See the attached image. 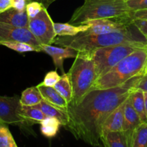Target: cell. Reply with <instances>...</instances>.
<instances>
[{
    "instance_id": "4316f807",
    "label": "cell",
    "mask_w": 147,
    "mask_h": 147,
    "mask_svg": "<svg viewBox=\"0 0 147 147\" xmlns=\"http://www.w3.org/2000/svg\"><path fill=\"white\" fill-rule=\"evenodd\" d=\"M43 7H45L44 5L41 2L37 1H30L26 6V11H27L29 19L37 16L41 11Z\"/></svg>"
},
{
    "instance_id": "7402d4cb",
    "label": "cell",
    "mask_w": 147,
    "mask_h": 147,
    "mask_svg": "<svg viewBox=\"0 0 147 147\" xmlns=\"http://www.w3.org/2000/svg\"><path fill=\"white\" fill-rule=\"evenodd\" d=\"M43 100V97L37 86L25 89L22 93L20 103L23 106H34Z\"/></svg>"
},
{
    "instance_id": "e0dca14e",
    "label": "cell",
    "mask_w": 147,
    "mask_h": 147,
    "mask_svg": "<svg viewBox=\"0 0 147 147\" xmlns=\"http://www.w3.org/2000/svg\"><path fill=\"white\" fill-rule=\"evenodd\" d=\"M34 106L40 109L46 116L53 117L58 119L62 126H63L64 127L67 125V122H68V115H67V111L65 109L53 106V105L47 103L45 100H42L39 104Z\"/></svg>"
},
{
    "instance_id": "d6a6232c",
    "label": "cell",
    "mask_w": 147,
    "mask_h": 147,
    "mask_svg": "<svg viewBox=\"0 0 147 147\" xmlns=\"http://www.w3.org/2000/svg\"><path fill=\"white\" fill-rule=\"evenodd\" d=\"M131 15L133 19H145V20H147V9L131 11Z\"/></svg>"
},
{
    "instance_id": "f1b7e54d",
    "label": "cell",
    "mask_w": 147,
    "mask_h": 147,
    "mask_svg": "<svg viewBox=\"0 0 147 147\" xmlns=\"http://www.w3.org/2000/svg\"><path fill=\"white\" fill-rule=\"evenodd\" d=\"M131 11L147 9V0H125Z\"/></svg>"
},
{
    "instance_id": "ac0fdd59",
    "label": "cell",
    "mask_w": 147,
    "mask_h": 147,
    "mask_svg": "<svg viewBox=\"0 0 147 147\" xmlns=\"http://www.w3.org/2000/svg\"><path fill=\"white\" fill-rule=\"evenodd\" d=\"M88 24H73L71 23H55V32L57 36H76L89 29Z\"/></svg>"
},
{
    "instance_id": "ba28073f",
    "label": "cell",
    "mask_w": 147,
    "mask_h": 147,
    "mask_svg": "<svg viewBox=\"0 0 147 147\" xmlns=\"http://www.w3.org/2000/svg\"><path fill=\"white\" fill-rule=\"evenodd\" d=\"M28 28L41 44L52 45L57 37L54 24L46 7L34 17L29 19Z\"/></svg>"
},
{
    "instance_id": "3957f363",
    "label": "cell",
    "mask_w": 147,
    "mask_h": 147,
    "mask_svg": "<svg viewBox=\"0 0 147 147\" xmlns=\"http://www.w3.org/2000/svg\"><path fill=\"white\" fill-rule=\"evenodd\" d=\"M147 48H139L96 79L92 89H108L124 84L133 78L145 75Z\"/></svg>"
},
{
    "instance_id": "2e32d148",
    "label": "cell",
    "mask_w": 147,
    "mask_h": 147,
    "mask_svg": "<svg viewBox=\"0 0 147 147\" xmlns=\"http://www.w3.org/2000/svg\"><path fill=\"white\" fill-rule=\"evenodd\" d=\"M141 123H142V121L135 111L129 96L124 105L123 131L131 133Z\"/></svg>"
},
{
    "instance_id": "30bf717a",
    "label": "cell",
    "mask_w": 147,
    "mask_h": 147,
    "mask_svg": "<svg viewBox=\"0 0 147 147\" xmlns=\"http://www.w3.org/2000/svg\"><path fill=\"white\" fill-rule=\"evenodd\" d=\"M1 40L24 42L40 49L41 45V43L34 37L29 28L14 27L0 22V41Z\"/></svg>"
},
{
    "instance_id": "7c38bea8",
    "label": "cell",
    "mask_w": 147,
    "mask_h": 147,
    "mask_svg": "<svg viewBox=\"0 0 147 147\" xmlns=\"http://www.w3.org/2000/svg\"><path fill=\"white\" fill-rule=\"evenodd\" d=\"M29 17L26 9L20 11L14 8L9 9L0 14V22L17 27L28 28Z\"/></svg>"
},
{
    "instance_id": "5b68a950",
    "label": "cell",
    "mask_w": 147,
    "mask_h": 147,
    "mask_svg": "<svg viewBox=\"0 0 147 147\" xmlns=\"http://www.w3.org/2000/svg\"><path fill=\"white\" fill-rule=\"evenodd\" d=\"M131 12L125 0L84 2L74 11L69 22L82 24L91 20L128 15Z\"/></svg>"
},
{
    "instance_id": "52a82bcc",
    "label": "cell",
    "mask_w": 147,
    "mask_h": 147,
    "mask_svg": "<svg viewBox=\"0 0 147 147\" xmlns=\"http://www.w3.org/2000/svg\"><path fill=\"white\" fill-rule=\"evenodd\" d=\"M20 98L17 96H0V121L8 125L17 126L24 134L35 136L36 134L32 128L34 124L20 116Z\"/></svg>"
},
{
    "instance_id": "74e56055",
    "label": "cell",
    "mask_w": 147,
    "mask_h": 147,
    "mask_svg": "<svg viewBox=\"0 0 147 147\" xmlns=\"http://www.w3.org/2000/svg\"><path fill=\"white\" fill-rule=\"evenodd\" d=\"M55 1H56V0H50V4H51L52 3H53V2H54Z\"/></svg>"
},
{
    "instance_id": "ffe728a7",
    "label": "cell",
    "mask_w": 147,
    "mask_h": 147,
    "mask_svg": "<svg viewBox=\"0 0 147 147\" xmlns=\"http://www.w3.org/2000/svg\"><path fill=\"white\" fill-rule=\"evenodd\" d=\"M130 99L135 111L140 117L142 122H147L145 109V101L144 91L139 89H134L130 95Z\"/></svg>"
},
{
    "instance_id": "8992f818",
    "label": "cell",
    "mask_w": 147,
    "mask_h": 147,
    "mask_svg": "<svg viewBox=\"0 0 147 147\" xmlns=\"http://www.w3.org/2000/svg\"><path fill=\"white\" fill-rule=\"evenodd\" d=\"M142 47L130 43H122L108 47H100L92 51L87 52L93 60L96 70V79L103 76L110 69L123 58L135 50Z\"/></svg>"
},
{
    "instance_id": "8fae6325",
    "label": "cell",
    "mask_w": 147,
    "mask_h": 147,
    "mask_svg": "<svg viewBox=\"0 0 147 147\" xmlns=\"http://www.w3.org/2000/svg\"><path fill=\"white\" fill-rule=\"evenodd\" d=\"M40 49L42 52L50 55L53 58V63L56 69H59L64 74L65 70L63 67L64 60L67 58H76L78 55L79 51L70 47H55L52 45L41 44Z\"/></svg>"
},
{
    "instance_id": "f35d334b",
    "label": "cell",
    "mask_w": 147,
    "mask_h": 147,
    "mask_svg": "<svg viewBox=\"0 0 147 147\" xmlns=\"http://www.w3.org/2000/svg\"><path fill=\"white\" fill-rule=\"evenodd\" d=\"M147 74V63H146V70H145V75Z\"/></svg>"
},
{
    "instance_id": "4fadbf2b",
    "label": "cell",
    "mask_w": 147,
    "mask_h": 147,
    "mask_svg": "<svg viewBox=\"0 0 147 147\" xmlns=\"http://www.w3.org/2000/svg\"><path fill=\"white\" fill-rule=\"evenodd\" d=\"M130 134L124 131L103 133L101 136L102 145L105 147H129Z\"/></svg>"
},
{
    "instance_id": "9c48e42d",
    "label": "cell",
    "mask_w": 147,
    "mask_h": 147,
    "mask_svg": "<svg viewBox=\"0 0 147 147\" xmlns=\"http://www.w3.org/2000/svg\"><path fill=\"white\" fill-rule=\"evenodd\" d=\"M133 22L134 19L131 14L111 18L91 20L85 23L88 24L90 27L87 31L81 32V34H100L122 31L129 28Z\"/></svg>"
},
{
    "instance_id": "44dd1931",
    "label": "cell",
    "mask_w": 147,
    "mask_h": 147,
    "mask_svg": "<svg viewBox=\"0 0 147 147\" xmlns=\"http://www.w3.org/2000/svg\"><path fill=\"white\" fill-rule=\"evenodd\" d=\"M40 124L42 134L48 139H52L57 136L60 126H62L58 119L48 116L43 119Z\"/></svg>"
},
{
    "instance_id": "603a6c76",
    "label": "cell",
    "mask_w": 147,
    "mask_h": 147,
    "mask_svg": "<svg viewBox=\"0 0 147 147\" xmlns=\"http://www.w3.org/2000/svg\"><path fill=\"white\" fill-rule=\"evenodd\" d=\"M20 114L33 124L40 123L43 119L47 117L40 109L35 106H23L22 104L20 109Z\"/></svg>"
},
{
    "instance_id": "d590c367",
    "label": "cell",
    "mask_w": 147,
    "mask_h": 147,
    "mask_svg": "<svg viewBox=\"0 0 147 147\" xmlns=\"http://www.w3.org/2000/svg\"><path fill=\"white\" fill-rule=\"evenodd\" d=\"M144 101H145V109H146V114L147 117V91H144Z\"/></svg>"
},
{
    "instance_id": "836d02e7",
    "label": "cell",
    "mask_w": 147,
    "mask_h": 147,
    "mask_svg": "<svg viewBox=\"0 0 147 147\" xmlns=\"http://www.w3.org/2000/svg\"><path fill=\"white\" fill-rule=\"evenodd\" d=\"M13 7V0H0V14Z\"/></svg>"
},
{
    "instance_id": "d6986e66",
    "label": "cell",
    "mask_w": 147,
    "mask_h": 147,
    "mask_svg": "<svg viewBox=\"0 0 147 147\" xmlns=\"http://www.w3.org/2000/svg\"><path fill=\"white\" fill-rule=\"evenodd\" d=\"M129 147H147V122H142L130 134Z\"/></svg>"
},
{
    "instance_id": "83f0119b",
    "label": "cell",
    "mask_w": 147,
    "mask_h": 147,
    "mask_svg": "<svg viewBox=\"0 0 147 147\" xmlns=\"http://www.w3.org/2000/svg\"><path fill=\"white\" fill-rule=\"evenodd\" d=\"M61 76H59L57 73V70H53L50 71L45 75L44 78V80L42 82L41 84L44 85L45 86H50V87H54L55 85L59 81Z\"/></svg>"
},
{
    "instance_id": "e575fe53",
    "label": "cell",
    "mask_w": 147,
    "mask_h": 147,
    "mask_svg": "<svg viewBox=\"0 0 147 147\" xmlns=\"http://www.w3.org/2000/svg\"><path fill=\"white\" fill-rule=\"evenodd\" d=\"M31 1H39V2H41L42 4L44 5V7H46V8H47V7L50 5V0H31Z\"/></svg>"
},
{
    "instance_id": "7a4b0ae2",
    "label": "cell",
    "mask_w": 147,
    "mask_h": 147,
    "mask_svg": "<svg viewBox=\"0 0 147 147\" xmlns=\"http://www.w3.org/2000/svg\"><path fill=\"white\" fill-rule=\"evenodd\" d=\"M122 43H130L147 47L146 37L134 22L124 30L100 34H80L76 36H57L53 44L60 47H70L79 52L92 51L100 47Z\"/></svg>"
},
{
    "instance_id": "f546056e",
    "label": "cell",
    "mask_w": 147,
    "mask_h": 147,
    "mask_svg": "<svg viewBox=\"0 0 147 147\" xmlns=\"http://www.w3.org/2000/svg\"><path fill=\"white\" fill-rule=\"evenodd\" d=\"M134 22L135 23L138 28L139 29L142 34L147 39V20L145 19H134Z\"/></svg>"
},
{
    "instance_id": "8d00e7d4",
    "label": "cell",
    "mask_w": 147,
    "mask_h": 147,
    "mask_svg": "<svg viewBox=\"0 0 147 147\" xmlns=\"http://www.w3.org/2000/svg\"><path fill=\"white\" fill-rule=\"evenodd\" d=\"M103 1H115V0H85V2H96Z\"/></svg>"
},
{
    "instance_id": "4dcf8cb0",
    "label": "cell",
    "mask_w": 147,
    "mask_h": 147,
    "mask_svg": "<svg viewBox=\"0 0 147 147\" xmlns=\"http://www.w3.org/2000/svg\"><path fill=\"white\" fill-rule=\"evenodd\" d=\"M135 89H139L143 91H147V74L142 76L134 86Z\"/></svg>"
},
{
    "instance_id": "484cf974",
    "label": "cell",
    "mask_w": 147,
    "mask_h": 147,
    "mask_svg": "<svg viewBox=\"0 0 147 147\" xmlns=\"http://www.w3.org/2000/svg\"><path fill=\"white\" fill-rule=\"evenodd\" d=\"M0 147H17L8 124L0 121Z\"/></svg>"
},
{
    "instance_id": "6da1fadb",
    "label": "cell",
    "mask_w": 147,
    "mask_h": 147,
    "mask_svg": "<svg viewBox=\"0 0 147 147\" xmlns=\"http://www.w3.org/2000/svg\"><path fill=\"white\" fill-rule=\"evenodd\" d=\"M142 76L133 78L124 84L112 88L92 89L78 103H69L68 122L65 129L78 140L93 146H103L102 129L106 119L127 100Z\"/></svg>"
},
{
    "instance_id": "d4e9b609",
    "label": "cell",
    "mask_w": 147,
    "mask_h": 147,
    "mask_svg": "<svg viewBox=\"0 0 147 147\" xmlns=\"http://www.w3.org/2000/svg\"><path fill=\"white\" fill-rule=\"evenodd\" d=\"M0 45L4 46L9 49L14 50L20 53H29V52H37L40 53L42 52L39 47H35L29 43L24 42L20 41H5V40H1L0 41Z\"/></svg>"
},
{
    "instance_id": "1f68e13d",
    "label": "cell",
    "mask_w": 147,
    "mask_h": 147,
    "mask_svg": "<svg viewBox=\"0 0 147 147\" xmlns=\"http://www.w3.org/2000/svg\"><path fill=\"white\" fill-rule=\"evenodd\" d=\"M31 0H13V7L20 11L26 9V6Z\"/></svg>"
},
{
    "instance_id": "5bb4252c",
    "label": "cell",
    "mask_w": 147,
    "mask_h": 147,
    "mask_svg": "<svg viewBox=\"0 0 147 147\" xmlns=\"http://www.w3.org/2000/svg\"><path fill=\"white\" fill-rule=\"evenodd\" d=\"M37 88L41 93L43 100L53 106L67 111L69 103L55 90L54 87L45 86L40 83L37 85Z\"/></svg>"
},
{
    "instance_id": "277c9868",
    "label": "cell",
    "mask_w": 147,
    "mask_h": 147,
    "mask_svg": "<svg viewBox=\"0 0 147 147\" xmlns=\"http://www.w3.org/2000/svg\"><path fill=\"white\" fill-rule=\"evenodd\" d=\"M73 88L70 104H76L91 90L96 80L93 59L87 52H79L68 72Z\"/></svg>"
},
{
    "instance_id": "cb8c5ba5",
    "label": "cell",
    "mask_w": 147,
    "mask_h": 147,
    "mask_svg": "<svg viewBox=\"0 0 147 147\" xmlns=\"http://www.w3.org/2000/svg\"><path fill=\"white\" fill-rule=\"evenodd\" d=\"M54 88L68 103L71 102L73 98V88L68 73L63 74L59 81L55 85Z\"/></svg>"
},
{
    "instance_id": "9a60e30c",
    "label": "cell",
    "mask_w": 147,
    "mask_h": 147,
    "mask_svg": "<svg viewBox=\"0 0 147 147\" xmlns=\"http://www.w3.org/2000/svg\"><path fill=\"white\" fill-rule=\"evenodd\" d=\"M126 101L116 108L106 119L102 129V134L109 131H123V110Z\"/></svg>"
}]
</instances>
